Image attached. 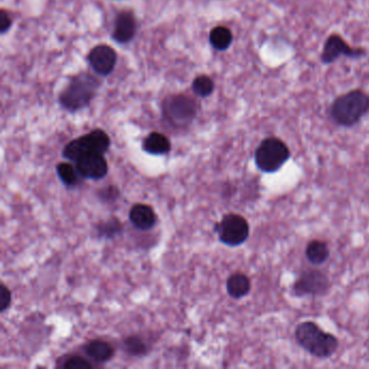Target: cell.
I'll list each match as a JSON object with an SVG mask.
<instances>
[{
  "label": "cell",
  "instance_id": "6da1fadb",
  "mask_svg": "<svg viewBox=\"0 0 369 369\" xmlns=\"http://www.w3.org/2000/svg\"><path fill=\"white\" fill-rule=\"evenodd\" d=\"M101 81L89 73H79L73 76L59 94V104L63 110L76 113L90 105L96 98Z\"/></svg>",
  "mask_w": 369,
  "mask_h": 369
},
{
  "label": "cell",
  "instance_id": "7a4b0ae2",
  "mask_svg": "<svg viewBox=\"0 0 369 369\" xmlns=\"http://www.w3.org/2000/svg\"><path fill=\"white\" fill-rule=\"evenodd\" d=\"M294 339L305 351L318 359H329L339 348L338 338L312 320L302 322L296 327Z\"/></svg>",
  "mask_w": 369,
  "mask_h": 369
},
{
  "label": "cell",
  "instance_id": "3957f363",
  "mask_svg": "<svg viewBox=\"0 0 369 369\" xmlns=\"http://www.w3.org/2000/svg\"><path fill=\"white\" fill-rule=\"evenodd\" d=\"M368 112L369 94L361 89H354L335 99L329 114L338 126L350 128L359 124Z\"/></svg>",
  "mask_w": 369,
  "mask_h": 369
},
{
  "label": "cell",
  "instance_id": "277c9868",
  "mask_svg": "<svg viewBox=\"0 0 369 369\" xmlns=\"http://www.w3.org/2000/svg\"><path fill=\"white\" fill-rule=\"evenodd\" d=\"M290 157V147L277 137L262 140L255 151V164L259 170L264 173H277Z\"/></svg>",
  "mask_w": 369,
  "mask_h": 369
},
{
  "label": "cell",
  "instance_id": "5b68a950",
  "mask_svg": "<svg viewBox=\"0 0 369 369\" xmlns=\"http://www.w3.org/2000/svg\"><path fill=\"white\" fill-rule=\"evenodd\" d=\"M199 103L195 99L186 94H173L163 102V115L168 122L182 127L191 124L199 113Z\"/></svg>",
  "mask_w": 369,
  "mask_h": 369
},
{
  "label": "cell",
  "instance_id": "8992f818",
  "mask_svg": "<svg viewBox=\"0 0 369 369\" xmlns=\"http://www.w3.org/2000/svg\"><path fill=\"white\" fill-rule=\"evenodd\" d=\"M214 232L221 243L229 247H238L249 238L251 227L243 216L227 214L214 225Z\"/></svg>",
  "mask_w": 369,
  "mask_h": 369
},
{
  "label": "cell",
  "instance_id": "52a82bcc",
  "mask_svg": "<svg viewBox=\"0 0 369 369\" xmlns=\"http://www.w3.org/2000/svg\"><path fill=\"white\" fill-rule=\"evenodd\" d=\"M331 288L329 277L318 268H307L300 273L292 285V292L297 297L324 296Z\"/></svg>",
  "mask_w": 369,
  "mask_h": 369
},
{
  "label": "cell",
  "instance_id": "ba28073f",
  "mask_svg": "<svg viewBox=\"0 0 369 369\" xmlns=\"http://www.w3.org/2000/svg\"><path fill=\"white\" fill-rule=\"evenodd\" d=\"M367 55L366 50L363 48H352L338 34H333L328 37L324 44L323 51L320 60L324 64H331L339 59L341 55H346L352 59H359Z\"/></svg>",
  "mask_w": 369,
  "mask_h": 369
},
{
  "label": "cell",
  "instance_id": "9c48e42d",
  "mask_svg": "<svg viewBox=\"0 0 369 369\" xmlns=\"http://www.w3.org/2000/svg\"><path fill=\"white\" fill-rule=\"evenodd\" d=\"M88 62L97 75L106 77L111 75L116 66V51L109 44H99L89 52Z\"/></svg>",
  "mask_w": 369,
  "mask_h": 369
},
{
  "label": "cell",
  "instance_id": "30bf717a",
  "mask_svg": "<svg viewBox=\"0 0 369 369\" xmlns=\"http://www.w3.org/2000/svg\"><path fill=\"white\" fill-rule=\"evenodd\" d=\"M138 20L131 10H123L114 21L112 39L118 44H127L137 35Z\"/></svg>",
  "mask_w": 369,
  "mask_h": 369
},
{
  "label": "cell",
  "instance_id": "8fae6325",
  "mask_svg": "<svg viewBox=\"0 0 369 369\" xmlns=\"http://www.w3.org/2000/svg\"><path fill=\"white\" fill-rule=\"evenodd\" d=\"M80 177L91 180H100L107 175L109 165L103 154L89 153L75 163Z\"/></svg>",
  "mask_w": 369,
  "mask_h": 369
},
{
  "label": "cell",
  "instance_id": "7c38bea8",
  "mask_svg": "<svg viewBox=\"0 0 369 369\" xmlns=\"http://www.w3.org/2000/svg\"><path fill=\"white\" fill-rule=\"evenodd\" d=\"M129 219L138 230L149 231L155 227L157 217L152 207L149 205L136 204L130 209Z\"/></svg>",
  "mask_w": 369,
  "mask_h": 369
},
{
  "label": "cell",
  "instance_id": "4fadbf2b",
  "mask_svg": "<svg viewBox=\"0 0 369 369\" xmlns=\"http://www.w3.org/2000/svg\"><path fill=\"white\" fill-rule=\"evenodd\" d=\"M84 143H85L87 154L89 153H98L105 154L111 147V138L102 129H93L89 133L84 134Z\"/></svg>",
  "mask_w": 369,
  "mask_h": 369
},
{
  "label": "cell",
  "instance_id": "5bb4252c",
  "mask_svg": "<svg viewBox=\"0 0 369 369\" xmlns=\"http://www.w3.org/2000/svg\"><path fill=\"white\" fill-rule=\"evenodd\" d=\"M142 149L150 155H166L171 151L170 140L160 132H151L143 141Z\"/></svg>",
  "mask_w": 369,
  "mask_h": 369
},
{
  "label": "cell",
  "instance_id": "9a60e30c",
  "mask_svg": "<svg viewBox=\"0 0 369 369\" xmlns=\"http://www.w3.org/2000/svg\"><path fill=\"white\" fill-rule=\"evenodd\" d=\"M251 290V281L242 272L233 273L227 281V292L231 298L240 300L246 297Z\"/></svg>",
  "mask_w": 369,
  "mask_h": 369
},
{
  "label": "cell",
  "instance_id": "2e32d148",
  "mask_svg": "<svg viewBox=\"0 0 369 369\" xmlns=\"http://www.w3.org/2000/svg\"><path fill=\"white\" fill-rule=\"evenodd\" d=\"M331 256V251L324 240H313L305 248V258L313 266H318L325 264Z\"/></svg>",
  "mask_w": 369,
  "mask_h": 369
},
{
  "label": "cell",
  "instance_id": "e0dca14e",
  "mask_svg": "<svg viewBox=\"0 0 369 369\" xmlns=\"http://www.w3.org/2000/svg\"><path fill=\"white\" fill-rule=\"evenodd\" d=\"M85 353L93 361L104 363L111 359L114 355V348L109 342L104 340H91L84 346Z\"/></svg>",
  "mask_w": 369,
  "mask_h": 369
},
{
  "label": "cell",
  "instance_id": "ac0fdd59",
  "mask_svg": "<svg viewBox=\"0 0 369 369\" xmlns=\"http://www.w3.org/2000/svg\"><path fill=\"white\" fill-rule=\"evenodd\" d=\"M209 42L217 51H225L233 42V33L227 26H216L210 31Z\"/></svg>",
  "mask_w": 369,
  "mask_h": 369
},
{
  "label": "cell",
  "instance_id": "d6986e66",
  "mask_svg": "<svg viewBox=\"0 0 369 369\" xmlns=\"http://www.w3.org/2000/svg\"><path fill=\"white\" fill-rule=\"evenodd\" d=\"M216 85L214 79L208 75H199L194 78L192 83V90L199 98H208L214 93Z\"/></svg>",
  "mask_w": 369,
  "mask_h": 369
},
{
  "label": "cell",
  "instance_id": "ffe728a7",
  "mask_svg": "<svg viewBox=\"0 0 369 369\" xmlns=\"http://www.w3.org/2000/svg\"><path fill=\"white\" fill-rule=\"evenodd\" d=\"M57 173L60 180L66 186H75L79 182V173L77 168L70 163H60L57 166Z\"/></svg>",
  "mask_w": 369,
  "mask_h": 369
},
{
  "label": "cell",
  "instance_id": "44dd1931",
  "mask_svg": "<svg viewBox=\"0 0 369 369\" xmlns=\"http://www.w3.org/2000/svg\"><path fill=\"white\" fill-rule=\"evenodd\" d=\"M124 348L127 353L130 354L132 357H142L147 352V344H144V341L140 339L139 337H136V335L125 339Z\"/></svg>",
  "mask_w": 369,
  "mask_h": 369
},
{
  "label": "cell",
  "instance_id": "7402d4cb",
  "mask_svg": "<svg viewBox=\"0 0 369 369\" xmlns=\"http://www.w3.org/2000/svg\"><path fill=\"white\" fill-rule=\"evenodd\" d=\"M123 227L117 219L107 220L99 227L98 232L102 238H112L122 231Z\"/></svg>",
  "mask_w": 369,
  "mask_h": 369
},
{
  "label": "cell",
  "instance_id": "603a6c76",
  "mask_svg": "<svg viewBox=\"0 0 369 369\" xmlns=\"http://www.w3.org/2000/svg\"><path fill=\"white\" fill-rule=\"evenodd\" d=\"M65 369H90L92 368L90 361L86 359L85 357L79 355H73L63 361L61 365Z\"/></svg>",
  "mask_w": 369,
  "mask_h": 369
},
{
  "label": "cell",
  "instance_id": "cb8c5ba5",
  "mask_svg": "<svg viewBox=\"0 0 369 369\" xmlns=\"http://www.w3.org/2000/svg\"><path fill=\"white\" fill-rule=\"evenodd\" d=\"M12 301V294L10 290L3 283L0 285V312L3 313L8 310Z\"/></svg>",
  "mask_w": 369,
  "mask_h": 369
},
{
  "label": "cell",
  "instance_id": "d4e9b609",
  "mask_svg": "<svg viewBox=\"0 0 369 369\" xmlns=\"http://www.w3.org/2000/svg\"><path fill=\"white\" fill-rule=\"evenodd\" d=\"M12 18L9 14L8 11L1 9L0 10V34L5 35V33H8L12 27Z\"/></svg>",
  "mask_w": 369,
  "mask_h": 369
},
{
  "label": "cell",
  "instance_id": "484cf974",
  "mask_svg": "<svg viewBox=\"0 0 369 369\" xmlns=\"http://www.w3.org/2000/svg\"><path fill=\"white\" fill-rule=\"evenodd\" d=\"M119 195V191L116 189V186H109L107 189L103 190L102 191V194H100L99 196L101 197V199H103V201H106L107 199V197L109 199H112V196H118Z\"/></svg>",
  "mask_w": 369,
  "mask_h": 369
}]
</instances>
